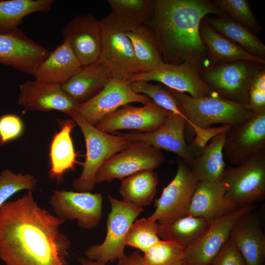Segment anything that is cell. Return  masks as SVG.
<instances>
[{
	"mask_svg": "<svg viewBox=\"0 0 265 265\" xmlns=\"http://www.w3.org/2000/svg\"><path fill=\"white\" fill-rule=\"evenodd\" d=\"M37 180L30 174H15L5 169L0 174V208L17 192L22 190H33Z\"/></svg>",
	"mask_w": 265,
	"mask_h": 265,
	"instance_id": "37",
	"label": "cell"
},
{
	"mask_svg": "<svg viewBox=\"0 0 265 265\" xmlns=\"http://www.w3.org/2000/svg\"><path fill=\"white\" fill-rule=\"evenodd\" d=\"M185 248L172 241L160 239L144 253L145 265H185Z\"/></svg>",
	"mask_w": 265,
	"mask_h": 265,
	"instance_id": "35",
	"label": "cell"
},
{
	"mask_svg": "<svg viewBox=\"0 0 265 265\" xmlns=\"http://www.w3.org/2000/svg\"><path fill=\"white\" fill-rule=\"evenodd\" d=\"M65 221L41 208L32 190L0 208V258L6 265H68Z\"/></svg>",
	"mask_w": 265,
	"mask_h": 265,
	"instance_id": "1",
	"label": "cell"
},
{
	"mask_svg": "<svg viewBox=\"0 0 265 265\" xmlns=\"http://www.w3.org/2000/svg\"><path fill=\"white\" fill-rule=\"evenodd\" d=\"M111 211L106 221L107 233L100 244L89 247L84 256L92 260L107 264L118 260L124 254L125 239L129 229L143 209L107 196Z\"/></svg>",
	"mask_w": 265,
	"mask_h": 265,
	"instance_id": "6",
	"label": "cell"
},
{
	"mask_svg": "<svg viewBox=\"0 0 265 265\" xmlns=\"http://www.w3.org/2000/svg\"><path fill=\"white\" fill-rule=\"evenodd\" d=\"M203 20L248 53L265 58V46L261 40L251 30L226 14L206 16Z\"/></svg>",
	"mask_w": 265,
	"mask_h": 265,
	"instance_id": "28",
	"label": "cell"
},
{
	"mask_svg": "<svg viewBox=\"0 0 265 265\" xmlns=\"http://www.w3.org/2000/svg\"><path fill=\"white\" fill-rule=\"evenodd\" d=\"M236 167H226L222 180L225 197L238 207L252 205L265 196V151Z\"/></svg>",
	"mask_w": 265,
	"mask_h": 265,
	"instance_id": "8",
	"label": "cell"
},
{
	"mask_svg": "<svg viewBox=\"0 0 265 265\" xmlns=\"http://www.w3.org/2000/svg\"><path fill=\"white\" fill-rule=\"evenodd\" d=\"M166 160L161 150L142 141L129 147L106 160L97 172L96 184L122 180L142 170H154Z\"/></svg>",
	"mask_w": 265,
	"mask_h": 265,
	"instance_id": "9",
	"label": "cell"
},
{
	"mask_svg": "<svg viewBox=\"0 0 265 265\" xmlns=\"http://www.w3.org/2000/svg\"><path fill=\"white\" fill-rule=\"evenodd\" d=\"M256 207L254 204L239 207L212 221L207 230L185 249V265H212L230 238L236 221Z\"/></svg>",
	"mask_w": 265,
	"mask_h": 265,
	"instance_id": "11",
	"label": "cell"
},
{
	"mask_svg": "<svg viewBox=\"0 0 265 265\" xmlns=\"http://www.w3.org/2000/svg\"><path fill=\"white\" fill-rule=\"evenodd\" d=\"M103 201L101 193L55 190L49 203L57 217L76 220L80 228L90 230L102 220Z\"/></svg>",
	"mask_w": 265,
	"mask_h": 265,
	"instance_id": "12",
	"label": "cell"
},
{
	"mask_svg": "<svg viewBox=\"0 0 265 265\" xmlns=\"http://www.w3.org/2000/svg\"><path fill=\"white\" fill-rule=\"evenodd\" d=\"M126 34L132 44L138 73L152 71L164 62L157 39L151 28L146 25Z\"/></svg>",
	"mask_w": 265,
	"mask_h": 265,
	"instance_id": "29",
	"label": "cell"
},
{
	"mask_svg": "<svg viewBox=\"0 0 265 265\" xmlns=\"http://www.w3.org/2000/svg\"><path fill=\"white\" fill-rule=\"evenodd\" d=\"M101 43L99 61L112 79L128 80L138 69L133 48L126 31L111 14L99 20Z\"/></svg>",
	"mask_w": 265,
	"mask_h": 265,
	"instance_id": "7",
	"label": "cell"
},
{
	"mask_svg": "<svg viewBox=\"0 0 265 265\" xmlns=\"http://www.w3.org/2000/svg\"><path fill=\"white\" fill-rule=\"evenodd\" d=\"M201 38L208 54L201 69L215 64L236 60H247L265 64V58L253 55L217 32L203 20L200 28Z\"/></svg>",
	"mask_w": 265,
	"mask_h": 265,
	"instance_id": "24",
	"label": "cell"
},
{
	"mask_svg": "<svg viewBox=\"0 0 265 265\" xmlns=\"http://www.w3.org/2000/svg\"><path fill=\"white\" fill-rule=\"evenodd\" d=\"M211 222L186 214L165 224H158V235L162 240L176 242L185 249L207 230Z\"/></svg>",
	"mask_w": 265,
	"mask_h": 265,
	"instance_id": "31",
	"label": "cell"
},
{
	"mask_svg": "<svg viewBox=\"0 0 265 265\" xmlns=\"http://www.w3.org/2000/svg\"><path fill=\"white\" fill-rule=\"evenodd\" d=\"M200 68L189 62L173 65L163 62L155 70L137 73L128 80L156 81L173 90L184 92L192 97H202L215 93L203 81L199 74Z\"/></svg>",
	"mask_w": 265,
	"mask_h": 265,
	"instance_id": "15",
	"label": "cell"
},
{
	"mask_svg": "<svg viewBox=\"0 0 265 265\" xmlns=\"http://www.w3.org/2000/svg\"><path fill=\"white\" fill-rule=\"evenodd\" d=\"M80 265H107L103 262L92 260L86 257H80L78 259Z\"/></svg>",
	"mask_w": 265,
	"mask_h": 265,
	"instance_id": "43",
	"label": "cell"
},
{
	"mask_svg": "<svg viewBox=\"0 0 265 265\" xmlns=\"http://www.w3.org/2000/svg\"><path fill=\"white\" fill-rule=\"evenodd\" d=\"M172 113L152 101L142 106L129 104L105 117L95 127L109 133L121 130L151 132L159 129Z\"/></svg>",
	"mask_w": 265,
	"mask_h": 265,
	"instance_id": "16",
	"label": "cell"
},
{
	"mask_svg": "<svg viewBox=\"0 0 265 265\" xmlns=\"http://www.w3.org/2000/svg\"><path fill=\"white\" fill-rule=\"evenodd\" d=\"M111 15L126 31L147 24L150 18L152 0H108Z\"/></svg>",
	"mask_w": 265,
	"mask_h": 265,
	"instance_id": "33",
	"label": "cell"
},
{
	"mask_svg": "<svg viewBox=\"0 0 265 265\" xmlns=\"http://www.w3.org/2000/svg\"><path fill=\"white\" fill-rule=\"evenodd\" d=\"M186 120L172 113L158 130L151 132L123 133L131 141H142L153 147L174 153L188 165L196 157V152L185 138Z\"/></svg>",
	"mask_w": 265,
	"mask_h": 265,
	"instance_id": "19",
	"label": "cell"
},
{
	"mask_svg": "<svg viewBox=\"0 0 265 265\" xmlns=\"http://www.w3.org/2000/svg\"><path fill=\"white\" fill-rule=\"evenodd\" d=\"M151 101L147 96L134 92L128 80L112 79L96 95L80 104L77 114L95 126L105 117L126 105L132 103L144 105Z\"/></svg>",
	"mask_w": 265,
	"mask_h": 265,
	"instance_id": "13",
	"label": "cell"
},
{
	"mask_svg": "<svg viewBox=\"0 0 265 265\" xmlns=\"http://www.w3.org/2000/svg\"><path fill=\"white\" fill-rule=\"evenodd\" d=\"M239 207L225 197L222 181H198L187 214L212 221Z\"/></svg>",
	"mask_w": 265,
	"mask_h": 265,
	"instance_id": "21",
	"label": "cell"
},
{
	"mask_svg": "<svg viewBox=\"0 0 265 265\" xmlns=\"http://www.w3.org/2000/svg\"><path fill=\"white\" fill-rule=\"evenodd\" d=\"M177 170L171 182L156 199V210L149 217L159 224H163L187 214L198 180L189 165L181 159L177 160Z\"/></svg>",
	"mask_w": 265,
	"mask_h": 265,
	"instance_id": "10",
	"label": "cell"
},
{
	"mask_svg": "<svg viewBox=\"0 0 265 265\" xmlns=\"http://www.w3.org/2000/svg\"><path fill=\"white\" fill-rule=\"evenodd\" d=\"M62 35L82 66L99 60L101 30L100 22L93 14L73 18L63 29Z\"/></svg>",
	"mask_w": 265,
	"mask_h": 265,
	"instance_id": "18",
	"label": "cell"
},
{
	"mask_svg": "<svg viewBox=\"0 0 265 265\" xmlns=\"http://www.w3.org/2000/svg\"><path fill=\"white\" fill-rule=\"evenodd\" d=\"M112 79L108 70L98 60L82 66L61 87L75 102L81 104L99 93Z\"/></svg>",
	"mask_w": 265,
	"mask_h": 265,
	"instance_id": "25",
	"label": "cell"
},
{
	"mask_svg": "<svg viewBox=\"0 0 265 265\" xmlns=\"http://www.w3.org/2000/svg\"><path fill=\"white\" fill-rule=\"evenodd\" d=\"M265 64L247 60L221 62L201 69L203 81L220 96L243 104H248V91L254 78Z\"/></svg>",
	"mask_w": 265,
	"mask_h": 265,
	"instance_id": "5",
	"label": "cell"
},
{
	"mask_svg": "<svg viewBox=\"0 0 265 265\" xmlns=\"http://www.w3.org/2000/svg\"><path fill=\"white\" fill-rule=\"evenodd\" d=\"M167 89L181 105L187 120L186 126L192 128L197 136L193 146L198 145L202 149L207 140L215 134L244 121L254 114L248 105L225 99L216 92L195 98Z\"/></svg>",
	"mask_w": 265,
	"mask_h": 265,
	"instance_id": "3",
	"label": "cell"
},
{
	"mask_svg": "<svg viewBox=\"0 0 265 265\" xmlns=\"http://www.w3.org/2000/svg\"><path fill=\"white\" fill-rule=\"evenodd\" d=\"M50 52L19 29L0 34V64L21 72L32 75Z\"/></svg>",
	"mask_w": 265,
	"mask_h": 265,
	"instance_id": "17",
	"label": "cell"
},
{
	"mask_svg": "<svg viewBox=\"0 0 265 265\" xmlns=\"http://www.w3.org/2000/svg\"><path fill=\"white\" fill-rule=\"evenodd\" d=\"M212 265H246L244 260L230 237Z\"/></svg>",
	"mask_w": 265,
	"mask_h": 265,
	"instance_id": "41",
	"label": "cell"
},
{
	"mask_svg": "<svg viewBox=\"0 0 265 265\" xmlns=\"http://www.w3.org/2000/svg\"><path fill=\"white\" fill-rule=\"evenodd\" d=\"M213 1L225 14L253 32L260 31L261 26L246 0H214Z\"/></svg>",
	"mask_w": 265,
	"mask_h": 265,
	"instance_id": "38",
	"label": "cell"
},
{
	"mask_svg": "<svg viewBox=\"0 0 265 265\" xmlns=\"http://www.w3.org/2000/svg\"><path fill=\"white\" fill-rule=\"evenodd\" d=\"M223 151L229 162L236 165L265 151V110L231 127L226 133Z\"/></svg>",
	"mask_w": 265,
	"mask_h": 265,
	"instance_id": "14",
	"label": "cell"
},
{
	"mask_svg": "<svg viewBox=\"0 0 265 265\" xmlns=\"http://www.w3.org/2000/svg\"><path fill=\"white\" fill-rule=\"evenodd\" d=\"M158 226L157 222L149 217L134 221L126 236L125 244L145 253L160 240L158 235Z\"/></svg>",
	"mask_w": 265,
	"mask_h": 265,
	"instance_id": "36",
	"label": "cell"
},
{
	"mask_svg": "<svg viewBox=\"0 0 265 265\" xmlns=\"http://www.w3.org/2000/svg\"><path fill=\"white\" fill-rule=\"evenodd\" d=\"M230 127L213 136L200 155L189 165L198 181L218 182L222 181L226 164L224 159V145Z\"/></svg>",
	"mask_w": 265,
	"mask_h": 265,
	"instance_id": "26",
	"label": "cell"
},
{
	"mask_svg": "<svg viewBox=\"0 0 265 265\" xmlns=\"http://www.w3.org/2000/svg\"><path fill=\"white\" fill-rule=\"evenodd\" d=\"M248 106L254 113L265 110V70L261 71L251 83Z\"/></svg>",
	"mask_w": 265,
	"mask_h": 265,
	"instance_id": "40",
	"label": "cell"
},
{
	"mask_svg": "<svg viewBox=\"0 0 265 265\" xmlns=\"http://www.w3.org/2000/svg\"><path fill=\"white\" fill-rule=\"evenodd\" d=\"M81 67L68 43L63 41L50 52L32 76L35 80L61 86Z\"/></svg>",
	"mask_w": 265,
	"mask_h": 265,
	"instance_id": "23",
	"label": "cell"
},
{
	"mask_svg": "<svg viewBox=\"0 0 265 265\" xmlns=\"http://www.w3.org/2000/svg\"><path fill=\"white\" fill-rule=\"evenodd\" d=\"M253 212L245 213L236 221L230 237L246 265H264L265 236L259 218Z\"/></svg>",
	"mask_w": 265,
	"mask_h": 265,
	"instance_id": "22",
	"label": "cell"
},
{
	"mask_svg": "<svg viewBox=\"0 0 265 265\" xmlns=\"http://www.w3.org/2000/svg\"><path fill=\"white\" fill-rule=\"evenodd\" d=\"M18 102L27 110H57L70 116L77 113L80 105L62 90L61 86L35 80L20 85Z\"/></svg>",
	"mask_w": 265,
	"mask_h": 265,
	"instance_id": "20",
	"label": "cell"
},
{
	"mask_svg": "<svg viewBox=\"0 0 265 265\" xmlns=\"http://www.w3.org/2000/svg\"><path fill=\"white\" fill-rule=\"evenodd\" d=\"M225 14L213 0H153L147 24L158 43L163 61L178 65L189 62L202 68L208 49L200 32L208 15Z\"/></svg>",
	"mask_w": 265,
	"mask_h": 265,
	"instance_id": "2",
	"label": "cell"
},
{
	"mask_svg": "<svg viewBox=\"0 0 265 265\" xmlns=\"http://www.w3.org/2000/svg\"><path fill=\"white\" fill-rule=\"evenodd\" d=\"M71 117L83 134L86 149L83 169L80 176L73 181V186L78 192H91L97 184L96 175L102 165L134 141H130L123 133L113 135L102 131L77 113Z\"/></svg>",
	"mask_w": 265,
	"mask_h": 265,
	"instance_id": "4",
	"label": "cell"
},
{
	"mask_svg": "<svg viewBox=\"0 0 265 265\" xmlns=\"http://www.w3.org/2000/svg\"><path fill=\"white\" fill-rule=\"evenodd\" d=\"M21 118L15 114H7L0 117V145L18 138L24 131Z\"/></svg>",
	"mask_w": 265,
	"mask_h": 265,
	"instance_id": "39",
	"label": "cell"
},
{
	"mask_svg": "<svg viewBox=\"0 0 265 265\" xmlns=\"http://www.w3.org/2000/svg\"><path fill=\"white\" fill-rule=\"evenodd\" d=\"M121 180L119 192L122 200L139 207L150 205L159 181L154 170H142Z\"/></svg>",
	"mask_w": 265,
	"mask_h": 265,
	"instance_id": "30",
	"label": "cell"
},
{
	"mask_svg": "<svg viewBox=\"0 0 265 265\" xmlns=\"http://www.w3.org/2000/svg\"><path fill=\"white\" fill-rule=\"evenodd\" d=\"M59 123L61 130L53 136L50 145L49 177L60 183L64 174L73 170L78 162L71 136L76 123L71 119L60 121Z\"/></svg>",
	"mask_w": 265,
	"mask_h": 265,
	"instance_id": "27",
	"label": "cell"
},
{
	"mask_svg": "<svg viewBox=\"0 0 265 265\" xmlns=\"http://www.w3.org/2000/svg\"><path fill=\"white\" fill-rule=\"evenodd\" d=\"M116 265H145L143 255L139 251H135L130 255L125 254L118 260Z\"/></svg>",
	"mask_w": 265,
	"mask_h": 265,
	"instance_id": "42",
	"label": "cell"
},
{
	"mask_svg": "<svg viewBox=\"0 0 265 265\" xmlns=\"http://www.w3.org/2000/svg\"><path fill=\"white\" fill-rule=\"evenodd\" d=\"M130 84L134 92L147 96L159 106L173 113L181 116L185 118L187 122L181 105L166 87L160 84L149 83L143 80L133 81L130 82Z\"/></svg>",
	"mask_w": 265,
	"mask_h": 265,
	"instance_id": "34",
	"label": "cell"
},
{
	"mask_svg": "<svg viewBox=\"0 0 265 265\" xmlns=\"http://www.w3.org/2000/svg\"><path fill=\"white\" fill-rule=\"evenodd\" d=\"M53 0H8L0 1V34L18 29L23 19L35 12L49 11Z\"/></svg>",
	"mask_w": 265,
	"mask_h": 265,
	"instance_id": "32",
	"label": "cell"
}]
</instances>
